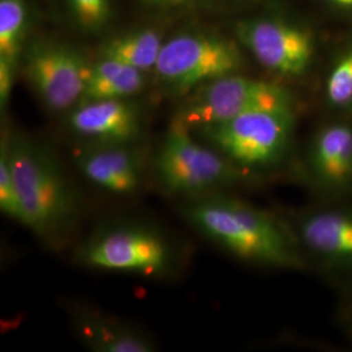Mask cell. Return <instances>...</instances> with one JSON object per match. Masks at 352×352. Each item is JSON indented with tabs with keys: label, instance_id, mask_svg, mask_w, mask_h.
<instances>
[{
	"label": "cell",
	"instance_id": "obj_6",
	"mask_svg": "<svg viewBox=\"0 0 352 352\" xmlns=\"http://www.w3.org/2000/svg\"><path fill=\"white\" fill-rule=\"evenodd\" d=\"M289 107H294L289 90L235 74L200 87L177 119L190 129L221 123L256 110Z\"/></svg>",
	"mask_w": 352,
	"mask_h": 352
},
{
	"label": "cell",
	"instance_id": "obj_4",
	"mask_svg": "<svg viewBox=\"0 0 352 352\" xmlns=\"http://www.w3.org/2000/svg\"><path fill=\"white\" fill-rule=\"evenodd\" d=\"M154 174L164 189L195 195L226 187L241 177V167L215 148L192 138L188 126L176 119L154 157Z\"/></svg>",
	"mask_w": 352,
	"mask_h": 352
},
{
	"label": "cell",
	"instance_id": "obj_12",
	"mask_svg": "<svg viewBox=\"0 0 352 352\" xmlns=\"http://www.w3.org/2000/svg\"><path fill=\"white\" fill-rule=\"evenodd\" d=\"M308 164L321 187H349L352 183V126L330 123L318 129L311 142Z\"/></svg>",
	"mask_w": 352,
	"mask_h": 352
},
{
	"label": "cell",
	"instance_id": "obj_22",
	"mask_svg": "<svg viewBox=\"0 0 352 352\" xmlns=\"http://www.w3.org/2000/svg\"><path fill=\"white\" fill-rule=\"evenodd\" d=\"M146 6L157 7V8H176V7H186L196 0H140Z\"/></svg>",
	"mask_w": 352,
	"mask_h": 352
},
{
	"label": "cell",
	"instance_id": "obj_15",
	"mask_svg": "<svg viewBox=\"0 0 352 352\" xmlns=\"http://www.w3.org/2000/svg\"><path fill=\"white\" fill-rule=\"evenodd\" d=\"M78 337L91 351L151 352L154 347L144 336L100 315L77 318Z\"/></svg>",
	"mask_w": 352,
	"mask_h": 352
},
{
	"label": "cell",
	"instance_id": "obj_5",
	"mask_svg": "<svg viewBox=\"0 0 352 352\" xmlns=\"http://www.w3.org/2000/svg\"><path fill=\"white\" fill-rule=\"evenodd\" d=\"M243 67L238 46L226 38L206 33H183L164 42L154 71L180 93L202 87Z\"/></svg>",
	"mask_w": 352,
	"mask_h": 352
},
{
	"label": "cell",
	"instance_id": "obj_21",
	"mask_svg": "<svg viewBox=\"0 0 352 352\" xmlns=\"http://www.w3.org/2000/svg\"><path fill=\"white\" fill-rule=\"evenodd\" d=\"M16 63L0 56V107L4 110L8 104L12 91Z\"/></svg>",
	"mask_w": 352,
	"mask_h": 352
},
{
	"label": "cell",
	"instance_id": "obj_3",
	"mask_svg": "<svg viewBox=\"0 0 352 352\" xmlns=\"http://www.w3.org/2000/svg\"><path fill=\"white\" fill-rule=\"evenodd\" d=\"M294 126L292 107L264 109L200 126L199 133L241 168H260L277 164L286 155Z\"/></svg>",
	"mask_w": 352,
	"mask_h": 352
},
{
	"label": "cell",
	"instance_id": "obj_18",
	"mask_svg": "<svg viewBox=\"0 0 352 352\" xmlns=\"http://www.w3.org/2000/svg\"><path fill=\"white\" fill-rule=\"evenodd\" d=\"M325 98L333 109L351 110L352 47L342 52L331 65L325 81Z\"/></svg>",
	"mask_w": 352,
	"mask_h": 352
},
{
	"label": "cell",
	"instance_id": "obj_11",
	"mask_svg": "<svg viewBox=\"0 0 352 352\" xmlns=\"http://www.w3.org/2000/svg\"><path fill=\"white\" fill-rule=\"evenodd\" d=\"M68 123L75 133L96 144H131L141 133L139 110L126 100L81 102Z\"/></svg>",
	"mask_w": 352,
	"mask_h": 352
},
{
	"label": "cell",
	"instance_id": "obj_14",
	"mask_svg": "<svg viewBox=\"0 0 352 352\" xmlns=\"http://www.w3.org/2000/svg\"><path fill=\"white\" fill-rule=\"evenodd\" d=\"M145 85L144 71L110 58L89 65L81 102L126 100Z\"/></svg>",
	"mask_w": 352,
	"mask_h": 352
},
{
	"label": "cell",
	"instance_id": "obj_1",
	"mask_svg": "<svg viewBox=\"0 0 352 352\" xmlns=\"http://www.w3.org/2000/svg\"><path fill=\"white\" fill-rule=\"evenodd\" d=\"M184 212L206 238L243 260L283 269L304 266L299 239L272 214L223 196L193 202Z\"/></svg>",
	"mask_w": 352,
	"mask_h": 352
},
{
	"label": "cell",
	"instance_id": "obj_19",
	"mask_svg": "<svg viewBox=\"0 0 352 352\" xmlns=\"http://www.w3.org/2000/svg\"><path fill=\"white\" fill-rule=\"evenodd\" d=\"M0 210L12 219L19 222L23 221V210L13 174L7 138H3L0 145Z\"/></svg>",
	"mask_w": 352,
	"mask_h": 352
},
{
	"label": "cell",
	"instance_id": "obj_7",
	"mask_svg": "<svg viewBox=\"0 0 352 352\" xmlns=\"http://www.w3.org/2000/svg\"><path fill=\"white\" fill-rule=\"evenodd\" d=\"M78 258L96 269L155 276L171 267L173 250L160 232L149 227L124 225L93 236L78 252Z\"/></svg>",
	"mask_w": 352,
	"mask_h": 352
},
{
	"label": "cell",
	"instance_id": "obj_10",
	"mask_svg": "<svg viewBox=\"0 0 352 352\" xmlns=\"http://www.w3.org/2000/svg\"><path fill=\"white\" fill-rule=\"evenodd\" d=\"M80 173L94 186L116 195H131L142 183V157L129 144H96L77 151Z\"/></svg>",
	"mask_w": 352,
	"mask_h": 352
},
{
	"label": "cell",
	"instance_id": "obj_2",
	"mask_svg": "<svg viewBox=\"0 0 352 352\" xmlns=\"http://www.w3.org/2000/svg\"><path fill=\"white\" fill-rule=\"evenodd\" d=\"M23 210L21 223L41 238L58 236L75 219V192L46 146L25 136L7 138Z\"/></svg>",
	"mask_w": 352,
	"mask_h": 352
},
{
	"label": "cell",
	"instance_id": "obj_20",
	"mask_svg": "<svg viewBox=\"0 0 352 352\" xmlns=\"http://www.w3.org/2000/svg\"><path fill=\"white\" fill-rule=\"evenodd\" d=\"M77 23L89 30H97L110 19V0H67Z\"/></svg>",
	"mask_w": 352,
	"mask_h": 352
},
{
	"label": "cell",
	"instance_id": "obj_16",
	"mask_svg": "<svg viewBox=\"0 0 352 352\" xmlns=\"http://www.w3.org/2000/svg\"><path fill=\"white\" fill-rule=\"evenodd\" d=\"M164 46L161 34L154 29H140L109 41L101 58H110L135 67L140 71L154 69Z\"/></svg>",
	"mask_w": 352,
	"mask_h": 352
},
{
	"label": "cell",
	"instance_id": "obj_8",
	"mask_svg": "<svg viewBox=\"0 0 352 352\" xmlns=\"http://www.w3.org/2000/svg\"><path fill=\"white\" fill-rule=\"evenodd\" d=\"M89 65L68 46L34 41L23 52V69L38 97L52 111H64L81 101Z\"/></svg>",
	"mask_w": 352,
	"mask_h": 352
},
{
	"label": "cell",
	"instance_id": "obj_13",
	"mask_svg": "<svg viewBox=\"0 0 352 352\" xmlns=\"http://www.w3.org/2000/svg\"><path fill=\"white\" fill-rule=\"evenodd\" d=\"M298 239L321 260L352 265V212L329 209L305 215Z\"/></svg>",
	"mask_w": 352,
	"mask_h": 352
},
{
	"label": "cell",
	"instance_id": "obj_17",
	"mask_svg": "<svg viewBox=\"0 0 352 352\" xmlns=\"http://www.w3.org/2000/svg\"><path fill=\"white\" fill-rule=\"evenodd\" d=\"M28 24L25 0H0V56L17 63Z\"/></svg>",
	"mask_w": 352,
	"mask_h": 352
},
{
	"label": "cell",
	"instance_id": "obj_9",
	"mask_svg": "<svg viewBox=\"0 0 352 352\" xmlns=\"http://www.w3.org/2000/svg\"><path fill=\"white\" fill-rule=\"evenodd\" d=\"M236 36L258 63L278 75L302 76L315 56L312 36L282 20L257 19L240 23Z\"/></svg>",
	"mask_w": 352,
	"mask_h": 352
},
{
	"label": "cell",
	"instance_id": "obj_23",
	"mask_svg": "<svg viewBox=\"0 0 352 352\" xmlns=\"http://www.w3.org/2000/svg\"><path fill=\"white\" fill-rule=\"evenodd\" d=\"M336 6H338L340 8H352V0H327Z\"/></svg>",
	"mask_w": 352,
	"mask_h": 352
}]
</instances>
